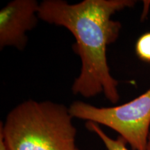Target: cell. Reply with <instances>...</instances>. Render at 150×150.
Here are the masks:
<instances>
[{"label": "cell", "instance_id": "277c9868", "mask_svg": "<svg viewBox=\"0 0 150 150\" xmlns=\"http://www.w3.org/2000/svg\"><path fill=\"white\" fill-rule=\"evenodd\" d=\"M40 3L35 0H13L0 11V49H25L27 32L38 22Z\"/></svg>", "mask_w": 150, "mask_h": 150}, {"label": "cell", "instance_id": "6da1fadb", "mask_svg": "<svg viewBox=\"0 0 150 150\" xmlns=\"http://www.w3.org/2000/svg\"><path fill=\"white\" fill-rule=\"evenodd\" d=\"M134 0H83L70 4L65 0L40 3L39 19L65 27L75 39L72 49L81 63L72 91L86 98L104 94L112 103L120 100L118 81L112 76L107 47L117 40L122 25L112 20L115 13L136 4Z\"/></svg>", "mask_w": 150, "mask_h": 150}, {"label": "cell", "instance_id": "3957f363", "mask_svg": "<svg viewBox=\"0 0 150 150\" xmlns=\"http://www.w3.org/2000/svg\"><path fill=\"white\" fill-rule=\"evenodd\" d=\"M69 110L73 118L109 127L134 150H147L150 133V88L131 102L112 107H97L75 101Z\"/></svg>", "mask_w": 150, "mask_h": 150}, {"label": "cell", "instance_id": "7a4b0ae2", "mask_svg": "<svg viewBox=\"0 0 150 150\" xmlns=\"http://www.w3.org/2000/svg\"><path fill=\"white\" fill-rule=\"evenodd\" d=\"M69 108L29 99L13 108L1 124L9 150H76V129Z\"/></svg>", "mask_w": 150, "mask_h": 150}, {"label": "cell", "instance_id": "9c48e42d", "mask_svg": "<svg viewBox=\"0 0 150 150\" xmlns=\"http://www.w3.org/2000/svg\"><path fill=\"white\" fill-rule=\"evenodd\" d=\"M76 150H80L79 149H78V148H77V149H76Z\"/></svg>", "mask_w": 150, "mask_h": 150}, {"label": "cell", "instance_id": "8992f818", "mask_svg": "<svg viewBox=\"0 0 150 150\" xmlns=\"http://www.w3.org/2000/svg\"><path fill=\"white\" fill-rule=\"evenodd\" d=\"M136 52L140 59L150 63V31L142 34L138 39Z\"/></svg>", "mask_w": 150, "mask_h": 150}, {"label": "cell", "instance_id": "52a82bcc", "mask_svg": "<svg viewBox=\"0 0 150 150\" xmlns=\"http://www.w3.org/2000/svg\"><path fill=\"white\" fill-rule=\"evenodd\" d=\"M0 150H9L2 136L1 135H0Z\"/></svg>", "mask_w": 150, "mask_h": 150}, {"label": "cell", "instance_id": "ba28073f", "mask_svg": "<svg viewBox=\"0 0 150 150\" xmlns=\"http://www.w3.org/2000/svg\"><path fill=\"white\" fill-rule=\"evenodd\" d=\"M147 150H150V133L149 138H148V142H147Z\"/></svg>", "mask_w": 150, "mask_h": 150}, {"label": "cell", "instance_id": "5b68a950", "mask_svg": "<svg viewBox=\"0 0 150 150\" xmlns=\"http://www.w3.org/2000/svg\"><path fill=\"white\" fill-rule=\"evenodd\" d=\"M86 127L100 138L107 150H129L127 147L126 141L122 137L112 139L102 130L99 125L91 122H88Z\"/></svg>", "mask_w": 150, "mask_h": 150}]
</instances>
